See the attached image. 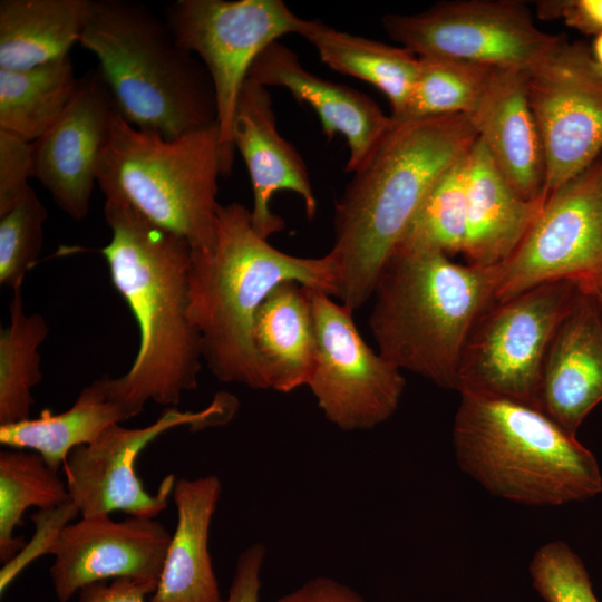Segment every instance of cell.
Here are the masks:
<instances>
[{"instance_id":"cell-1","label":"cell","mask_w":602,"mask_h":602,"mask_svg":"<svg viewBox=\"0 0 602 602\" xmlns=\"http://www.w3.org/2000/svg\"><path fill=\"white\" fill-rule=\"evenodd\" d=\"M104 215L111 236L101 254L139 329L129 370L117 378L106 375L110 399L130 419L148 401L176 407L197 388L203 353L188 317L192 250L123 203L105 200Z\"/></svg>"},{"instance_id":"cell-2","label":"cell","mask_w":602,"mask_h":602,"mask_svg":"<svg viewBox=\"0 0 602 602\" xmlns=\"http://www.w3.org/2000/svg\"><path fill=\"white\" fill-rule=\"evenodd\" d=\"M395 120V119H394ZM467 115L395 120L352 172L334 206L331 256L339 302L355 313L440 176L477 139Z\"/></svg>"},{"instance_id":"cell-3","label":"cell","mask_w":602,"mask_h":602,"mask_svg":"<svg viewBox=\"0 0 602 602\" xmlns=\"http://www.w3.org/2000/svg\"><path fill=\"white\" fill-rule=\"evenodd\" d=\"M287 281L338 295L328 253L320 258L284 253L254 231L251 211L243 204H220L214 249L207 255H192L188 271V317L200 336L203 359L219 381L268 390L253 326L266 297Z\"/></svg>"},{"instance_id":"cell-4","label":"cell","mask_w":602,"mask_h":602,"mask_svg":"<svg viewBox=\"0 0 602 602\" xmlns=\"http://www.w3.org/2000/svg\"><path fill=\"white\" fill-rule=\"evenodd\" d=\"M496 265H462L430 250L396 249L373 289L369 328L378 352L401 371L457 390L460 357L495 301Z\"/></svg>"},{"instance_id":"cell-5","label":"cell","mask_w":602,"mask_h":602,"mask_svg":"<svg viewBox=\"0 0 602 602\" xmlns=\"http://www.w3.org/2000/svg\"><path fill=\"white\" fill-rule=\"evenodd\" d=\"M79 43L96 56L117 113L134 127L172 139L217 124L205 66L146 6L91 0Z\"/></svg>"},{"instance_id":"cell-6","label":"cell","mask_w":602,"mask_h":602,"mask_svg":"<svg viewBox=\"0 0 602 602\" xmlns=\"http://www.w3.org/2000/svg\"><path fill=\"white\" fill-rule=\"evenodd\" d=\"M453 446L466 474L515 503L555 506L602 491L598 460L575 435L517 401L462 392Z\"/></svg>"},{"instance_id":"cell-7","label":"cell","mask_w":602,"mask_h":602,"mask_svg":"<svg viewBox=\"0 0 602 602\" xmlns=\"http://www.w3.org/2000/svg\"><path fill=\"white\" fill-rule=\"evenodd\" d=\"M220 176L217 124L168 139L117 113L97 184L106 200L186 240L192 255H207L216 239Z\"/></svg>"},{"instance_id":"cell-8","label":"cell","mask_w":602,"mask_h":602,"mask_svg":"<svg viewBox=\"0 0 602 602\" xmlns=\"http://www.w3.org/2000/svg\"><path fill=\"white\" fill-rule=\"evenodd\" d=\"M579 292L576 282L559 280L494 301L465 343L457 391L540 409L545 357Z\"/></svg>"},{"instance_id":"cell-9","label":"cell","mask_w":602,"mask_h":602,"mask_svg":"<svg viewBox=\"0 0 602 602\" xmlns=\"http://www.w3.org/2000/svg\"><path fill=\"white\" fill-rule=\"evenodd\" d=\"M178 45L205 66L215 93L222 176L232 172V125L243 84L258 56L303 18L282 0H178L165 19Z\"/></svg>"},{"instance_id":"cell-10","label":"cell","mask_w":602,"mask_h":602,"mask_svg":"<svg viewBox=\"0 0 602 602\" xmlns=\"http://www.w3.org/2000/svg\"><path fill=\"white\" fill-rule=\"evenodd\" d=\"M239 401L229 392H217L198 411L167 407L151 425L108 427L94 443L74 448L62 469L70 502L81 517L123 512L128 516L156 518L168 506L175 476L167 475L156 494H149L136 474L140 453L162 434L186 426L191 430L222 426L236 414Z\"/></svg>"},{"instance_id":"cell-11","label":"cell","mask_w":602,"mask_h":602,"mask_svg":"<svg viewBox=\"0 0 602 602\" xmlns=\"http://www.w3.org/2000/svg\"><path fill=\"white\" fill-rule=\"evenodd\" d=\"M388 36L417 57L527 71L562 40L541 30L517 0L446 1L382 17Z\"/></svg>"},{"instance_id":"cell-12","label":"cell","mask_w":602,"mask_h":602,"mask_svg":"<svg viewBox=\"0 0 602 602\" xmlns=\"http://www.w3.org/2000/svg\"><path fill=\"white\" fill-rule=\"evenodd\" d=\"M317 336L308 382L324 418L343 431L368 430L397 410L406 379L359 333L353 312L310 288Z\"/></svg>"},{"instance_id":"cell-13","label":"cell","mask_w":602,"mask_h":602,"mask_svg":"<svg viewBox=\"0 0 602 602\" xmlns=\"http://www.w3.org/2000/svg\"><path fill=\"white\" fill-rule=\"evenodd\" d=\"M525 76L544 148L546 200L602 155V67L585 43L561 40Z\"/></svg>"},{"instance_id":"cell-14","label":"cell","mask_w":602,"mask_h":602,"mask_svg":"<svg viewBox=\"0 0 602 602\" xmlns=\"http://www.w3.org/2000/svg\"><path fill=\"white\" fill-rule=\"evenodd\" d=\"M602 276V155L553 193L508 259L495 301L536 285Z\"/></svg>"},{"instance_id":"cell-15","label":"cell","mask_w":602,"mask_h":602,"mask_svg":"<svg viewBox=\"0 0 602 602\" xmlns=\"http://www.w3.org/2000/svg\"><path fill=\"white\" fill-rule=\"evenodd\" d=\"M172 534L156 518L109 515L81 517L65 525L48 553L56 598L69 601L84 588L132 579L158 584Z\"/></svg>"},{"instance_id":"cell-16","label":"cell","mask_w":602,"mask_h":602,"mask_svg":"<svg viewBox=\"0 0 602 602\" xmlns=\"http://www.w3.org/2000/svg\"><path fill=\"white\" fill-rule=\"evenodd\" d=\"M117 115L98 69L79 78L56 123L33 143V177L72 220L85 219L101 156Z\"/></svg>"},{"instance_id":"cell-17","label":"cell","mask_w":602,"mask_h":602,"mask_svg":"<svg viewBox=\"0 0 602 602\" xmlns=\"http://www.w3.org/2000/svg\"><path fill=\"white\" fill-rule=\"evenodd\" d=\"M232 140L250 175L251 222L261 237L268 240L284 230L283 219L270 210V201L279 191L298 194L307 217H314L317 200L307 165L293 145L280 135L270 91L249 78L237 98Z\"/></svg>"},{"instance_id":"cell-18","label":"cell","mask_w":602,"mask_h":602,"mask_svg":"<svg viewBox=\"0 0 602 602\" xmlns=\"http://www.w3.org/2000/svg\"><path fill=\"white\" fill-rule=\"evenodd\" d=\"M247 78L266 88L283 87L310 105L329 140L342 135L349 147L347 173L368 158L395 123L368 95L307 70L299 56L279 40L258 56Z\"/></svg>"},{"instance_id":"cell-19","label":"cell","mask_w":602,"mask_h":602,"mask_svg":"<svg viewBox=\"0 0 602 602\" xmlns=\"http://www.w3.org/2000/svg\"><path fill=\"white\" fill-rule=\"evenodd\" d=\"M602 401V304L580 292L550 343L540 410L572 435Z\"/></svg>"},{"instance_id":"cell-20","label":"cell","mask_w":602,"mask_h":602,"mask_svg":"<svg viewBox=\"0 0 602 602\" xmlns=\"http://www.w3.org/2000/svg\"><path fill=\"white\" fill-rule=\"evenodd\" d=\"M526 71L494 68L468 116L495 166L527 201L545 200L546 164L541 134L530 106Z\"/></svg>"},{"instance_id":"cell-21","label":"cell","mask_w":602,"mask_h":602,"mask_svg":"<svg viewBox=\"0 0 602 602\" xmlns=\"http://www.w3.org/2000/svg\"><path fill=\"white\" fill-rule=\"evenodd\" d=\"M222 493L216 475L179 478L172 496L177 522L149 602H220L208 550L210 527Z\"/></svg>"},{"instance_id":"cell-22","label":"cell","mask_w":602,"mask_h":602,"mask_svg":"<svg viewBox=\"0 0 602 602\" xmlns=\"http://www.w3.org/2000/svg\"><path fill=\"white\" fill-rule=\"evenodd\" d=\"M467 227L462 254L472 265H496L515 251L545 200L520 196L477 137L467 155Z\"/></svg>"},{"instance_id":"cell-23","label":"cell","mask_w":602,"mask_h":602,"mask_svg":"<svg viewBox=\"0 0 602 602\" xmlns=\"http://www.w3.org/2000/svg\"><path fill=\"white\" fill-rule=\"evenodd\" d=\"M253 344L268 389L288 394L307 386L317 357L310 288L279 284L256 312Z\"/></svg>"},{"instance_id":"cell-24","label":"cell","mask_w":602,"mask_h":602,"mask_svg":"<svg viewBox=\"0 0 602 602\" xmlns=\"http://www.w3.org/2000/svg\"><path fill=\"white\" fill-rule=\"evenodd\" d=\"M91 0H1L0 69L22 70L69 55Z\"/></svg>"},{"instance_id":"cell-25","label":"cell","mask_w":602,"mask_h":602,"mask_svg":"<svg viewBox=\"0 0 602 602\" xmlns=\"http://www.w3.org/2000/svg\"><path fill=\"white\" fill-rule=\"evenodd\" d=\"M125 420L126 412L108 395L105 375L82 388L72 406L60 414L46 408L37 418L0 425V443L32 450L59 472L74 448L94 443L108 427Z\"/></svg>"},{"instance_id":"cell-26","label":"cell","mask_w":602,"mask_h":602,"mask_svg":"<svg viewBox=\"0 0 602 602\" xmlns=\"http://www.w3.org/2000/svg\"><path fill=\"white\" fill-rule=\"evenodd\" d=\"M298 35L331 69L379 89L388 98L395 120L402 117L418 72L419 59L414 52L337 30L318 19H303Z\"/></svg>"},{"instance_id":"cell-27","label":"cell","mask_w":602,"mask_h":602,"mask_svg":"<svg viewBox=\"0 0 602 602\" xmlns=\"http://www.w3.org/2000/svg\"><path fill=\"white\" fill-rule=\"evenodd\" d=\"M78 80L69 55L29 69H0V130L37 142L64 113Z\"/></svg>"},{"instance_id":"cell-28","label":"cell","mask_w":602,"mask_h":602,"mask_svg":"<svg viewBox=\"0 0 602 602\" xmlns=\"http://www.w3.org/2000/svg\"><path fill=\"white\" fill-rule=\"evenodd\" d=\"M70 502L66 480L42 457L27 449L0 452V561L10 562L25 547L14 531L26 511L52 509Z\"/></svg>"},{"instance_id":"cell-29","label":"cell","mask_w":602,"mask_h":602,"mask_svg":"<svg viewBox=\"0 0 602 602\" xmlns=\"http://www.w3.org/2000/svg\"><path fill=\"white\" fill-rule=\"evenodd\" d=\"M9 312L0 331V425L30 418L32 389L42 379L38 349L49 332L41 314L25 311L21 289L13 291Z\"/></svg>"},{"instance_id":"cell-30","label":"cell","mask_w":602,"mask_h":602,"mask_svg":"<svg viewBox=\"0 0 602 602\" xmlns=\"http://www.w3.org/2000/svg\"><path fill=\"white\" fill-rule=\"evenodd\" d=\"M418 72L397 122L464 114L477 107L494 68L439 57H418Z\"/></svg>"},{"instance_id":"cell-31","label":"cell","mask_w":602,"mask_h":602,"mask_svg":"<svg viewBox=\"0 0 602 602\" xmlns=\"http://www.w3.org/2000/svg\"><path fill=\"white\" fill-rule=\"evenodd\" d=\"M469 153V152H468ZM429 191L397 249L462 253L467 227V155Z\"/></svg>"},{"instance_id":"cell-32","label":"cell","mask_w":602,"mask_h":602,"mask_svg":"<svg viewBox=\"0 0 602 602\" xmlns=\"http://www.w3.org/2000/svg\"><path fill=\"white\" fill-rule=\"evenodd\" d=\"M48 212L30 186L19 201L0 215V284L21 289L25 275L41 252Z\"/></svg>"},{"instance_id":"cell-33","label":"cell","mask_w":602,"mask_h":602,"mask_svg":"<svg viewBox=\"0 0 602 602\" xmlns=\"http://www.w3.org/2000/svg\"><path fill=\"white\" fill-rule=\"evenodd\" d=\"M530 573L534 589L546 602H599L582 560L564 542L541 546Z\"/></svg>"},{"instance_id":"cell-34","label":"cell","mask_w":602,"mask_h":602,"mask_svg":"<svg viewBox=\"0 0 602 602\" xmlns=\"http://www.w3.org/2000/svg\"><path fill=\"white\" fill-rule=\"evenodd\" d=\"M33 177V143L0 130V215L30 187Z\"/></svg>"},{"instance_id":"cell-35","label":"cell","mask_w":602,"mask_h":602,"mask_svg":"<svg viewBox=\"0 0 602 602\" xmlns=\"http://www.w3.org/2000/svg\"><path fill=\"white\" fill-rule=\"evenodd\" d=\"M536 12L544 20H562L586 35L602 32V0H541Z\"/></svg>"},{"instance_id":"cell-36","label":"cell","mask_w":602,"mask_h":602,"mask_svg":"<svg viewBox=\"0 0 602 602\" xmlns=\"http://www.w3.org/2000/svg\"><path fill=\"white\" fill-rule=\"evenodd\" d=\"M265 555L266 547L260 542L241 552L227 596L220 602H260V574Z\"/></svg>"},{"instance_id":"cell-37","label":"cell","mask_w":602,"mask_h":602,"mask_svg":"<svg viewBox=\"0 0 602 602\" xmlns=\"http://www.w3.org/2000/svg\"><path fill=\"white\" fill-rule=\"evenodd\" d=\"M274 602H367L349 585L332 577L315 576Z\"/></svg>"},{"instance_id":"cell-38","label":"cell","mask_w":602,"mask_h":602,"mask_svg":"<svg viewBox=\"0 0 602 602\" xmlns=\"http://www.w3.org/2000/svg\"><path fill=\"white\" fill-rule=\"evenodd\" d=\"M156 583L132 579H115L110 583L97 582L79 591L80 602H145L154 593Z\"/></svg>"},{"instance_id":"cell-39","label":"cell","mask_w":602,"mask_h":602,"mask_svg":"<svg viewBox=\"0 0 602 602\" xmlns=\"http://www.w3.org/2000/svg\"><path fill=\"white\" fill-rule=\"evenodd\" d=\"M579 288L593 295L602 304V276L577 283Z\"/></svg>"},{"instance_id":"cell-40","label":"cell","mask_w":602,"mask_h":602,"mask_svg":"<svg viewBox=\"0 0 602 602\" xmlns=\"http://www.w3.org/2000/svg\"><path fill=\"white\" fill-rule=\"evenodd\" d=\"M591 51L596 62L602 67V32L595 36Z\"/></svg>"}]
</instances>
